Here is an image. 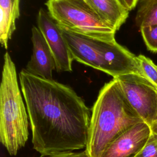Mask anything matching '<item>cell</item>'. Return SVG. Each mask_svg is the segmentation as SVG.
<instances>
[{"instance_id": "1", "label": "cell", "mask_w": 157, "mask_h": 157, "mask_svg": "<svg viewBox=\"0 0 157 157\" xmlns=\"http://www.w3.org/2000/svg\"><path fill=\"white\" fill-rule=\"evenodd\" d=\"M19 78L34 149L45 156L86 148L91 113L75 91L25 69Z\"/></svg>"}, {"instance_id": "2", "label": "cell", "mask_w": 157, "mask_h": 157, "mask_svg": "<svg viewBox=\"0 0 157 157\" xmlns=\"http://www.w3.org/2000/svg\"><path fill=\"white\" fill-rule=\"evenodd\" d=\"M143 120L126 100L115 78L101 89L92 108L85 151L101 157L107 146L121 134Z\"/></svg>"}, {"instance_id": "3", "label": "cell", "mask_w": 157, "mask_h": 157, "mask_svg": "<svg viewBox=\"0 0 157 157\" xmlns=\"http://www.w3.org/2000/svg\"><path fill=\"white\" fill-rule=\"evenodd\" d=\"M28 119L15 65L6 52L0 87V140L10 155H16L28 140Z\"/></svg>"}, {"instance_id": "4", "label": "cell", "mask_w": 157, "mask_h": 157, "mask_svg": "<svg viewBox=\"0 0 157 157\" xmlns=\"http://www.w3.org/2000/svg\"><path fill=\"white\" fill-rule=\"evenodd\" d=\"M48 13L58 26L106 41L115 40L116 30L86 0H48Z\"/></svg>"}, {"instance_id": "5", "label": "cell", "mask_w": 157, "mask_h": 157, "mask_svg": "<svg viewBox=\"0 0 157 157\" xmlns=\"http://www.w3.org/2000/svg\"><path fill=\"white\" fill-rule=\"evenodd\" d=\"M115 78L131 107L150 127L157 114V86L137 74Z\"/></svg>"}, {"instance_id": "6", "label": "cell", "mask_w": 157, "mask_h": 157, "mask_svg": "<svg viewBox=\"0 0 157 157\" xmlns=\"http://www.w3.org/2000/svg\"><path fill=\"white\" fill-rule=\"evenodd\" d=\"M37 25L53 55L57 71L71 72L74 58L61 30L48 12L43 9L38 13Z\"/></svg>"}, {"instance_id": "7", "label": "cell", "mask_w": 157, "mask_h": 157, "mask_svg": "<svg viewBox=\"0 0 157 157\" xmlns=\"http://www.w3.org/2000/svg\"><path fill=\"white\" fill-rule=\"evenodd\" d=\"M98 47L102 57L103 72L117 78L129 74H139L136 55L120 45L115 40L111 41L97 39Z\"/></svg>"}, {"instance_id": "8", "label": "cell", "mask_w": 157, "mask_h": 157, "mask_svg": "<svg viewBox=\"0 0 157 157\" xmlns=\"http://www.w3.org/2000/svg\"><path fill=\"white\" fill-rule=\"evenodd\" d=\"M150 133L148 124L138 123L111 142L101 157H134L145 145Z\"/></svg>"}, {"instance_id": "9", "label": "cell", "mask_w": 157, "mask_h": 157, "mask_svg": "<svg viewBox=\"0 0 157 157\" xmlns=\"http://www.w3.org/2000/svg\"><path fill=\"white\" fill-rule=\"evenodd\" d=\"M74 59L101 71H104L97 39L59 26Z\"/></svg>"}, {"instance_id": "10", "label": "cell", "mask_w": 157, "mask_h": 157, "mask_svg": "<svg viewBox=\"0 0 157 157\" xmlns=\"http://www.w3.org/2000/svg\"><path fill=\"white\" fill-rule=\"evenodd\" d=\"M31 31L33 53L25 70L31 75L52 80L56 64L52 51L39 28L33 26Z\"/></svg>"}, {"instance_id": "11", "label": "cell", "mask_w": 157, "mask_h": 157, "mask_svg": "<svg viewBox=\"0 0 157 157\" xmlns=\"http://www.w3.org/2000/svg\"><path fill=\"white\" fill-rule=\"evenodd\" d=\"M98 14L116 31L126 21L129 15L120 0H86Z\"/></svg>"}, {"instance_id": "12", "label": "cell", "mask_w": 157, "mask_h": 157, "mask_svg": "<svg viewBox=\"0 0 157 157\" xmlns=\"http://www.w3.org/2000/svg\"><path fill=\"white\" fill-rule=\"evenodd\" d=\"M0 42L7 48L20 16V0H0Z\"/></svg>"}, {"instance_id": "13", "label": "cell", "mask_w": 157, "mask_h": 157, "mask_svg": "<svg viewBox=\"0 0 157 157\" xmlns=\"http://www.w3.org/2000/svg\"><path fill=\"white\" fill-rule=\"evenodd\" d=\"M135 22L140 29L157 25V0H140Z\"/></svg>"}, {"instance_id": "14", "label": "cell", "mask_w": 157, "mask_h": 157, "mask_svg": "<svg viewBox=\"0 0 157 157\" xmlns=\"http://www.w3.org/2000/svg\"><path fill=\"white\" fill-rule=\"evenodd\" d=\"M136 59L139 69V75L157 86V65L144 55L136 56Z\"/></svg>"}, {"instance_id": "15", "label": "cell", "mask_w": 157, "mask_h": 157, "mask_svg": "<svg viewBox=\"0 0 157 157\" xmlns=\"http://www.w3.org/2000/svg\"><path fill=\"white\" fill-rule=\"evenodd\" d=\"M147 48L152 53H157V25L140 29Z\"/></svg>"}, {"instance_id": "16", "label": "cell", "mask_w": 157, "mask_h": 157, "mask_svg": "<svg viewBox=\"0 0 157 157\" xmlns=\"http://www.w3.org/2000/svg\"><path fill=\"white\" fill-rule=\"evenodd\" d=\"M134 157H157V135L151 131L146 144Z\"/></svg>"}, {"instance_id": "17", "label": "cell", "mask_w": 157, "mask_h": 157, "mask_svg": "<svg viewBox=\"0 0 157 157\" xmlns=\"http://www.w3.org/2000/svg\"><path fill=\"white\" fill-rule=\"evenodd\" d=\"M40 157H90L85 150L80 152L67 151L49 156H40Z\"/></svg>"}, {"instance_id": "18", "label": "cell", "mask_w": 157, "mask_h": 157, "mask_svg": "<svg viewBox=\"0 0 157 157\" xmlns=\"http://www.w3.org/2000/svg\"><path fill=\"white\" fill-rule=\"evenodd\" d=\"M120 1L129 11L134 9L139 2V0H120Z\"/></svg>"}, {"instance_id": "19", "label": "cell", "mask_w": 157, "mask_h": 157, "mask_svg": "<svg viewBox=\"0 0 157 157\" xmlns=\"http://www.w3.org/2000/svg\"><path fill=\"white\" fill-rule=\"evenodd\" d=\"M150 129H151V131L152 132H153L157 135V114H156V116L155 118L154 119L152 124L150 126Z\"/></svg>"}]
</instances>
